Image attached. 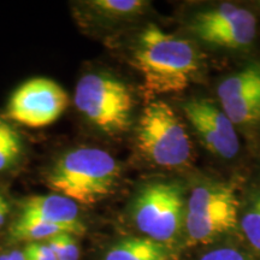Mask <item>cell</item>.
I'll list each match as a JSON object with an SVG mask.
<instances>
[{
	"label": "cell",
	"mask_w": 260,
	"mask_h": 260,
	"mask_svg": "<svg viewBox=\"0 0 260 260\" xmlns=\"http://www.w3.org/2000/svg\"><path fill=\"white\" fill-rule=\"evenodd\" d=\"M133 67L151 94L183 92L200 69V56L193 42L151 24L140 32L132 52Z\"/></svg>",
	"instance_id": "cell-1"
},
{
	"label": "cell",
	"mask_w": 260,
	"mask_h": 260,
	"mask_svg": "<svg viewBox=\"0 0 260 260\" xmlns=\"http://www.w3.org/2000/svg\"><path fill=\"white\" fill-rule=\"evenodd\" d=\"M121 167L111 154L95 147H81L61 155L47 175L54 193L81 205H94L115 190Z\"/></svg>",
	"instance_id": "cell-2"
},
{
	"label": "cell",
	"mask_w": 260,
	"mask_h": 260,
	"mask_svg": "<svg viewBox=\"0 0 260 260\" xmlns=\"http://www.w3.org/2000/svg\"><path fill=\"white\" fill-rule=\"evenodd\" d=\"M75 105L90 124L106 135L123 134L132 125L133 93L112 75L92 73L81 77L75 89Z\"/></svg>",
	"instance_id": "cell-3"
},
{
	"label": "cell",
	"mask_w": 260,
	"mask_h": 260,
	"mask_svg": "<svg viewBox=\"0 0 260 260\" xmlns=\"http://www.w3.org/2000/svg\"><path fill=\"white\" fill-rule=\"evenodd\" d=\"M136 144L146 159L161 168H181L190 160L191 144L180 117L164 102L145 107L136 128Z\"/></svg>",
	"instance_id": "cell-4"
},
{
	"label": "cell",
	"mask_w": 260,
	"mask_h": 260,
	"mask_svg": "<svg viewBox=\"0 0 260 260\" xmlns=\"http://www.w3.org/2000/svg\"><path fill=\"white\" fill-rule=\"evenodd\" d=\"M187 200L176 182H152L136 194L132 206L135 225L148 239L168 243L184 228Z\"/></svg>",
	"instance_id": "cell-5"
},
{
	"label": "cell",
	"mask_w": 260,
	"mask_h": 260,
	"mask_svg": "<svg viewBox=\"0 0 260 260\" xmlns=\"http://www.w3.org/2000/svg\"><path fill=\"white\" fill-rule=\"evenodd\" d=\"M239 199L232 187L203 183L187 200L184 229L189 245L210 243L232 232L239 223Z\"/></svg>",
	"instance_id": "cell-6"
},
{
	"label": "cell",
	"mask_w": 260,
	"mask_h": 260,
	"mask_svg": "<svg viewBox=\"0 0 260 260\" xmlns=\"http://www.w3.org/2000/svg\"><path fill=\"white\" fill-rule=\"evenodd\" d=\"M188 30L209 46L243 50L254 41L256 19L248 10L224 3L194 14L188 21Z\"/></svg>",
	"instance_id": "cell-7"
},
{
	"label": "cell",
	"mask_w": 260,
	"mask_h": 260,
	"mask_svg": "<svg viewBox=\"0 0 260 260\" xmlns=\"http://www.w3.org/2000/svg\"><path fill=\"white\" fill-rule=\"evenodd\" d=\"M67 106L68 95L59 84L37 77L25 81L12 93L6 116L22 125L41 128L56 122Z\"/></svg>",
	"instance_id": "cell-8"
},
{
	"label": "cell",
	"mask_w": 260,
	"mask_h": 260,
	"mask_svg": "<svg viewBox=\"0 0 260 260\" xmlns=\"http://www.w3.org/2000/svg\"><path fill=\"white\" fill-rule=\"evenodd\" d=\"M184 113L211 153L219 158L232 159L240 151L235 125L222 109L204 98H195L184 104Z\"/></svg>",
	"instance_id": "cell-9"
},
{
	"label": "cell",
	"mask_w": 260,
	"mask_h": 260,
	"mask_svg": "<svg viewBox=\"0 0 260 260\" xmlns=\"http://www.w3.org/2000/svg\"><path fill=\"white\" fill-rule=\"evenodd\" d=\"M220 106L234 125L260 121V65L252 64L230 75L217 88Z\"/></svg>",
	"instance_id": "cell-10"
},
{
	"label": "cell",
	"mask_w": 260,
	"mask_h": 260,
	"mask_svg": "<svg viewBox=\"0 0 260 260\" xmlns=\"http://www.w3.org/2000/svg\"><path fill=\"white\" fill-rule=\"evenodd\" d=\"M18 218L53 224L63 228L65 232L73 235H81L84 233L79 205L57 193L25 198L19 204Z\"/></svg>",
	"instance_id": "cell-11"
},
{
	"label": "cell",
	"mask_w": 260,
	"mask_h": 260,
	"mask_svg": "<svg viewBox=\"0 0 260 260\" xmlns=\"http://www.w3.org/2000/svg\"><path fill=\"white\" fill-rule=\"evenodd\" d=\"M171 251L164 243L148 237H130L109 249L105 260H170Z\"/></svg>",
	"instance_id": "cell-12"
},
{
	"label": "cell",
	"mask_w": 260,
	"mask_h": 260,
	"mask_svg": "<svg viewBox=\"0 0 260 260\" xmlns=\"http://www.w3.org/2000/svg\"><path fill=\"white\" fill-rule=\"evenodd\" d=\"M88 6L104 18L121 21L142 14L148 3L142 0H93Z\"/></svg>",
	"instance_id": "cell-13"
},
{
	"label": "cell",
	"mask_w": 260,
	"mask_h": 260,
	"mask_svg": "<svg viewBox=\"0 0 260 260\" xmlns=\"http://www.w3.org/2000/svg\"><path fill=\"white\" fill-rule=\"evenodd\" d=\"M60 233H67L63 228L53 224L41 222V220L18 218L12 223L10 228V234L18 241L38 242L40 240L51 239Z\"/></svg>",
	"instance_id": "cell-14"
},
{
	"label": "cell",
	"mask_w": 260,
	"mask_h": 260,
	"mask_svg": "<svg viewBox=\"0 0 260 260\" xmlns=\"http://www.w3.org/2000/svg\"><path fill=\"white\" fill-rule=\"evenodd\" d=\"M241 228L247 241L260 253V195L252 201L243 213Z\"/></svg>",
	"instance_id": "cell-15"
},
{
	"label": "cell",
	"mask_w": 260,
	"mask_h": 260,
	"mask_svg": "<svg viewBox=\"0 0 260 260\" xmlns=\"http://www.w3.org/2000/svg\"><path fill=\"white\" fill-rule=\"evenodd\" d=\"M57 260H79L80 248L73 234L60 233L47 240Z\"/></svg>",
	"instance_id": "cell-16"
},
{
	"label": "cell",
	"mask_w": 260,
	"mask_h": 260,
	"mask_svg": "<svg viewBox=\"0 0 260 260\" xmlns=\"http://www.w3.org/2000/svg\"><path fill=\"white\" fill-rule=\"evenodd\" d=\"M23 254L25 260H57L47 242H29L25 246Z\"/></svg>",
	"instance_id": "cell-17"
},
{
	"label": "cell",
	"mask_w": 260,
	"mask_h": 260,
	"mask_svg": "<svg viewBox=\"0 0 260 260\" xmlns=\"http://www.w3.org/2000/svg\"><path fill=\"white\" fill-rule=\"evenodd\" d=\"M200 260H248L242 252L235 248H217L210 251L201 256Z\"/></svg>",
	"instance_id": "cell-18"
},
{
	"label": "cell",
	"mask_w": 260,
	"mask_h": 260,
	"mask_svg": "<svg viewBox=\"0 0 260 260\" xmlns=\"http://www.w3.org/2000/svg\"><path fill=\"white\" fill-rule=\"evenodd\" d=\"M9 212V204L3 195H0V228L5 223L6 216Z\"/></svg>",
	"instance_id": "cell-19"
},
{
	"label": "cell",
	"mask_w": 260,
	"mask_h": 260,
	"mask_svg": "<svg viewBox=\"0 0 260 260\" xmlns=\"http://www.w3.org/2000/svg\"><path fill=\"white\" fill-rule=\"evenodd\" d=\"M6 259L8 260H25V256L22 251H11L5 253Z\"/></svg>",
	"instance_id": "cell-20"
},
{
	"label": "cell",
	"mask_w": 260,
	"mask_h": 260,
	"mask_svg": "<svg viewBox=\"0 0 260 260\" xmlns=\"http://www.w3.org/2000/svg\"><path fill=\"white\" fill-rule=\"evenodd\" d=\"M0 260H8V259H6V254L0 255Z\"/></svg>",
	"instance_id": "cell-21"
}]
</instances>
